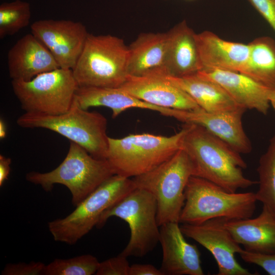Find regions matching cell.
<instances>
[{
  "label": "cell",
  "mask_w": 275,
  "mask_h": 275,
  "mask_svg": "<svg viewBox=\"0 0 275 275\" xmlns=\"http://www.w3.org/2000/svg\"><path fill=\"white\" fill-rule=\"evenodd\" d=\"M187 130L181 148L193 167V176L207 180L226 190L236 192L258 183L244 176L247 164L240 153L229 144L194 124L184 123Z\"/></svg>",
  "instance_id": "cell-1"
},
{
  "label": "cell",
  "mask_w": 275,
  "mask_h": 275,
  "mask_svg": "<svg viewBox=\"0 0 275 275\" xmlns=\"http://www.w3.org/2000/svg\"><path fill=\"white\" fill-rule=\"evenodd\" d=\"M187 127L171 136L149 133L130 134L120 139L108 138L106 160L115 174L133 178L154 169L181 148Z\"/></svg>",
  "instance_id": "cell-2"
},
{
  "label": "cell",
  "mask_w": 275,
  "mask_h": 275,
  "mask_svg": "<svg viewBox=\"0 0 275 275\" xmlns=\"http://www.w3.org/2000/svg\"><path fill=\"white\" fill-rule=\"evenodd\" d=\"M257 201L254 193L228 191L207 180L192 176L185 187L179 223L196 225L218 218H250Z\"/></svg>",
  "instance_id": "cell-3"
},
{
  "label": "cell",
  "mask_w": 275,
  "mask_h": 275,
  "mask_svg": "<svg viewBox=\"0 0 275 275\" xmlns=\"http://www.w3.org/2000/svg\"><path fill=\"white\" fill-rule=\"evenodd\" d=\"M115 174L107 160L96 158L79 145L70 142L66 157L56 169L46 173L32 171L25 178L46 192L51 191L56 184L65 186L76 207Z\"/></svg>",
  "instance_id": "cell-4"
},
{
  "label": "cell",
  "mask_w": 275,
  "mask_h": 275,
  "mask_svg": "<svg viewBox=\"0 0 275 275\" xmlns=\"http://www.w3.org/2000/svg\"><path fill=\"white\" fill-rule=\"evenodd\" d=\"M128 46L119 37L89 33L72 70L79 87L118 88L128 76Z\"/></svg>",
  "instance_id": "cell-5"
},
{
  "label": "cell",
  "mask_w": 275,
  "mask_h": 275,
  "mask_svg": "<svg viewBox=\"0 0 275 275\" xmlns=\"http://www.w3.org/2000/svg\"><path fill=\"white\" fill-rule=\"evenodd\" d=\"M16 122L23 128L52 130L79 145L94 157L106 159L108 146L106 119L99 113L81 108L75 97L70 109L64 114L25 112Z\"/></svg>",
  "instance_id": "cell-6"
},
{
  "label": "cell",
  "mask_w": 275,
  "mask_h": 275,
  "mask_svg": "<svg viewBox=\"0 0 275 275\" xmlns=\"http://www.w3.org/2000/svg\"><path fill=\"white\" fill-rule=\"evenodd\" d=\"M193 176V167L186 152L180 149L170 159L151 171L132 178L137 188L155 198L158 226L179 223L185 202V189Z\"/></svg>",
  "instance_id": "cell-7"
},
{
  "label": "cell",
  "mask_w": 275,
  "mask_h": 275,
  "mask_svg": "<svg viewBox=\"0 0 275 275\" xmlns=\"http://www.w3.org/2000/svg\"><path fill=\"white\" fill-rule=\"evenodd\" d=\"M136 188L130 178L115 174L82 201L70 214L48 223L56 241L75 244L96 227L103 212Z\"/></svg>",
  "instance_id": "cell-8"
},
{
  "label": "cell",
  "mask_w": 275,
  "mask_h": 275,
  "mask_svg": "<svg viewBox=\"0 0 275 275\" xmlns=\"http://www.w3.org/2000/svg\"><path fill=\"white\" fill-rule=\"evenodd\" d=\"M157 212V203L153 196L145 189L136 187L105 210L96 227L101 228L111 217L123 219L128 225L130 237L120 254L126 257H143L159 242Z\"/></svg>",
  "instance_id": "cell-9"
},
{
  "label": "cell",
  "mask_w": 275,
  "mask_h": 275,
  "mask_svg": "<svg viewBox=\"0 0 275 275\" xmlns=\"http://www.w3.org/2000/svg\"><path fill=\"white\" fill-rule=\"evenodd\" d=\"M13 92L25 113L58 115L72 106L78 88L72 70L58 68L31 80L11 81Z\"/></svg>",
  "instance_id": "cell-10"
},
{
  "label": "cell",
  "mask_w": 275,
  "mask_h": 275,
  "mask_svg": "<svg viewBox=\"0 0 275 275\" xmlns=\"http://www.w3.org/2000/svg\"><path fill=\"white\" fill-rule=\"evenodd\" d=\"M31 33L50 52L60 68L72 70L84 49L88 35L80 22L42 19L31 25Z\"/></svg>",
  "instance_id": "cell-11"
},
{
  "label": "cell",
  "mask_w": 275,
  "mask_h": 275,
  "mask_svg": "<svg viewBox=\"0 0 275 275\" xmlns=\"http://www.w3.org/2000/svg\"><path fill=\"white\" fill-rule=\"evenodd\" d=\"M223 218L200 224H183L180 228L185 236L200 243L212 254L218 266V275H252L235 259L244 250L226 228Z\"/></svg>",
  "instance_id": "cell-12"
},
{
  "label": "cell",
  "mask_w": 275,
  "mask_h": 275,
  "mask_svg": "<svg viewBox=\"0 0 275 275\" xmlns=\"http://www.w3.org/2000/svg\"><path fill=\"white\" fill-rule=\"evenodd\" d=\"M246 109L211 112L201 108L192 110L171 108L169 116L184 123L200 125L221 139L240 154L252 150L251 142L242 123Z\"/></svg>",
  "instance_id": "cell-13"
},
{
  "label": "cell",
  "mask_w": 275,
  "mask_h": 275,
  "mask_svg": "<svg viewBox=\"0 0 275 275\" xmlns=\"http://www.w3.org/2000/svg\"><path fill=\"white\" fill-rule=\"evenodd\" d=\"M118 88L141 100L160 107L183 110L200 108L185 91L163 74L128 75L125 82Z\"/></svg>",
  "instance_id": "cell-14"
},
{
  "label": "cell",
  "mask_w": 275,
  "mask_h": 275,
  "mask_svg": "<svg viewBox=\"0 0 275 275\" xmlns=\"http://www.w3.org/2000/svg\"><path fill=\"white\" fill-rule=\"evenodd\" d=\"M162 260L159 268L163 275H203L201 254L196 245L187 242L179 223L160 226Z\"/></svg>",
  "instance_id": "cell-15"
},
{
  "label": "cell",
  "mask_w": 275,
  "mask_h": 275,
  "mask_svg": "<svg viewBox=\"0 0 275 275\" xmlns=\"http://www.w3.org/2000/svg\"><path fill=\"white\" fill-rule=\"evenodd\" d=\"M8 66L12 80L25 81L60 68L50 52L32 33L21 37L9 50Z\"/></svg>",
  "instance_id": "cell-16"
},
{
  "label": "cell",
  "mask_w": 275,
  "mask_h": 275,
  "mask_svg": "<svg viewBox=\"0 0 275 275\" xmlns=\"http://www.w3.org/2000/svg\"><path fill=\"white\" fill-rule=\"evenodd\" d=\"M197 74L218 84L241 107L246 110L255 109L263 115L267 114L272 89L244 74L234 71L202 70Z\"/></svg>",
  "instance_id": "cell-17"
},
{
  "label": "cell",
  "mask_w": 275,
  "mask_h": 275,
  "mask_svg": "<svg viewBox=\"0 0 275 275\" xmlns=\"http://www.w3.org/2000/svg\"><path fill=\"white\" fill-rule=\"evenodd\" d=\"M201 70H222L240 73L249 55V45L227 41L205 31L196 34Z\"/></svg>",
  "instance_id": "cell-18"
},
{
  "label": "cell",
  "mask_w": 275,
  "mask_h": 275,
  "mask_svg": "<svg viewBox=\"0 0 275 275\" xmlns=\"http://www.w3.org/2000/svg\"><path fill=\"white\" fill-rule=\"evenodd\" d=\"M167 34L165 68L167 76L183 77L196 74L201 70L196 33L183 20Z\"/></svg>",
  "instance_id": "cell-19"
},
{
  "label": "cell",
  "mask_w": 275,
  "mask_h": 275,
  "mask_svg": "<svg viewBox=\"0 0 275 275\" xmlns=\"http://www.w3.org/2000/svg\"><path fill=\"white\" fill-rule=\"evenodd\" d=\"M226 228L235 240L251 252L275 253V213L263 206L256 217L224 219Z\"/></svg>",
  "instance_id": "cell-20"
},
{
  "label": "cell",
  "mask_w": 275,
  "mask_h": 275,
  "mask_svg": "<svg viewBox=\"0 0 275 275\" xmlns=\"http://www.w3.org/2000/svg\"><path fill=\"white\" fill-rule=\"evenodd\" d=\"M167 44V32L139 34L128 46V75H167L165 68Z\"/></svg>",
  "instance_id": "cell-21"
},
{
  "label": "cell",
  "mask_w": 275,
  "mask_h": 275,
  "mask_svg": "<svg viewBox=\"0 0 275 275\" xmlns=\"http://www.w3.org/2000/svg\"><path fill=\"white\" fill-rule=\"evenodd\" d=\"M75 97L79 106L84 109L88 110L91 107H108L112 111L113 118L132 108L158 112L166 116H168L170 109L144 102L118 88L78 87Z\"/></svg>",
  "instance_id": "cell-22"
},
{
  "label": "cell",
  "mask_w": 275,
  "mask_h": 275,
  "mask_svg": "<svg viewBox=\"0 0 275 275\" xmlns=\"http://www.w3.org/2000/svg\"><path fill=\"white\" fill-rule=\"evenodd\" d=\"M167 76L206 111L225 112L242 108L220 85L197 74L183 77Z\"/></svg>",
  "instance_id": "cell-23"
},
{
  "label": "cell",
  "mask_w": 275,
  "mask_h": 275,
  "mask_svg": "<svg viewBox=\"0 0 275 275\" xmlns=\"http://www.w3.org/2000/svg\"><path fill=\"white\" fill-rule=\"evenodd\" d=\"M249 55L241 73L275 89V40L264 36L249 43Z\"/></svg>",
  "instance_id": "cell-24"
},
{
  "label": "cell",
  "mask_w": 275,
  "mask_h": 275,
  "mask_svg": "<svg viewBox=\"0 0 275 275\" xmlns=\"http://www.w3.org/2000/svg\"><path fill=\"white\" fill-rule=\"evenodd\" d=\"M257 170L259 176V188L255 193L257 200L275 213V134L260 158Z\"/></svg>",
  "instance_id": "cell-25"
},
{
  "label": "cell",
  "mask_w": 275,
  "mask_h": 275,
  "mask_svg": "<svg viewBox=\"0 0 275 275\" xmlns=\"http://www.w3.org/2000/svg\"><path fill=\"white\" fill-rule=\"evenodd\" d=\"M30 4L21 0L3 3L0 5V39L12 36L30 23Z\"/></svg>",
  "instance_id": "cell-26"
},
{
  "label": "cell",
  "mask_w": 275,
  "mask_h": 275,
  "mask_svg": "<svg viewBox=\"0 0 275 275\" xmlns=\"http://www.w3.org/2000/svg\"><path fill=\"white\" fill-rule=\"evenodd\" d=\"M99 264L97 258L90 254L56 259L45 265L43 275H93L96 274Z\"/></svg>",
  "instance_id": "cell-27"
},
{
  "label": "cell",
  "mask_w": 275,
  "mask_h": 275,
  "mask_svg": "<svg viewBox=\"0 0 275 275\" xmlns=\"http://www.w3.org/2000/svg\"><path fill=\"white\" fill-rule=\"evenodd\" d=\"M127 257L119 254L100 262L96 275H129L130 265Z\"/></svg>",
  "instance_id": "cell-28"
},
{
  "label": "cell",
  "mask_w": 275,
  "mask_h": 275,
  "mask_svg": "<svg viewBox=\"0 0 275 275\" xmlns=\"http://www.w3.org/2000/svg\"><path fill=\"white\" fill-rule=\"evenodd\" d=\"M45 264L40 261L7 264L2 275H43Z\"/></svg>",
  "instance_id": "cell-29"
},
{
  "label": "cell",
  "mask_w": 275,
  "mask_h": 275,
  "mask_svg": "<svg viewBox=\"0 0 275 275\" xmlns=\"http://www.w3.org/2000/svg\"><path fill=\"white\" fill-rule=\"evenodd\" d=\"M239 255L244 261L259 266L268 274L275 275V253H254L243 250Z\"/></svg>",
  "instance_id": "cell-30"
},
{
  "label": "cell",
  "mask_w": 275,
  "mask_h": 275,
  "mask_svg": "<svg viewBox=\"0 0 275 275\" xmlns=\"http://www.w3.org/2000/svg\"><path fill=\"white\" fill-rule=\"evenodd\" d=\"M275 32V0H249Z\"/></svg>",
  "instance_id": "cell-31"
},
{
  "label": "cell",
  "mask_w": 275,
  "mask_h": 275,
  "mask_svg": "<svg viewBox=\"0 0 275 275\" xmlns=\"http://www.w3.org/2000/svg\"><path fill=\"white\" fill-rule=\"evenodd\" d=\"M129 275H163L159 269L151 264H134L130 265Z\"/></svg>",
  "instance_id": "cell-32"
},
{
  "label": "cell",
  "mask_w": 275,
  "mask_h": 275,
  "mask_svg": "<svg viewBox=\"0 0 275 275\" xmlns=\"http://www.w3.org/2000/svg\"><path fill=\"white\" fill-rule=\"evenodd\" d=\"M11 159L0 155V186L2 187L8 179L11 171Z\"/></svg>",
  "instance_id": "cell-33"
},
{
  "label": "cell",
  "mask_w": 275,
  "mask_h": 275,
  "mask_svg": "<svg viewBox=\"0 0 275 275\" xmlns=\"http://www.w3.org/2000/svg\"><path fill=\"white\" fill-rule=\"evenodd\" d=\"M7 126L6 123L3 119L0 120V139L3 140L7 135Z\"/></svg>",
  "instance_id": "cell-34"
},
{
  "label": "cell",
  "mask_w": 275,
  "mask_h": 275,
  "mask_svg": "<svg viewBox=\"0 0 275 275\" xmlns=\"http://www.w3.org/2000/svg\"><path fill=\"white\" fill-rule=\"evenodd\" d=\"M269 102L270 105H272L275 110V89H272L271 90L269 95Z\"/></svg>",
  "instance_id": "cell-35"
}]
</instances>
